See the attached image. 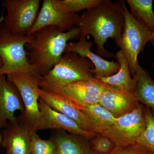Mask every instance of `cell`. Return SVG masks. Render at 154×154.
I'll list each match as a JSON object with an SVG mask.
<instances>
[{"label":"cell","mask_w":154,"mask_h":154,"mask_svg":"<svg viewBox=\"0 0 154 154\" xmlns=\"http://www.w3.org/2000/svg\"><path fill=\"white\" fill-rule=\"evenodd\" d=\"M40 3L39 0H5L4 26L12 33L28 35L37 19Z\"/></svg>","instance_id":"obj_8"},{"label":"cell","mask_w":154,"mask_h":154,"mask_svg":"<svg viewBox=\"0 0 154 154\" xmlns=\"http://www.w3.org/2000/svg\"></svg>","instance_id":"obj_32"},{"label":"cell","mask_w":154,"mask_h":154,"mask_svg":"<svg viewBox=\"0 0 154 154\" xmlns=\"http://www.w3.org/2000/svg\"><path fill=\"white\" fill-rule=\"evenodd\" d=\"M9 81L17 87L22 97L24 110L17 117L20 124L30 136L43 130V120L39 106L38 90L42 78L32 73H14L7 75Z\"/></svg>","instance_id":"obj_3"},{"label":"cell","mask_w":154,"mask_h":154,"mask_svg":"<svg viewBox=\"0 0 154 154\" xmlns=\"http://www.w3.org/2000/svg\"><path fill=\"white\" fill-rule=\"evenodd\" d=\"M115 57L119 65L118 72L115 74L106 78H97L103 83L122 88L136 95L138 80L137 74L136 73L133 78L131 77L128 60L121 50L116 52Z\"/></svg>","instance_id":"obj_18"},{"label":"cell","mask_w":154,"mask_h":154,"mask_svg":"<svg viewBox=\"0 0 154 154\" xmlns=\"http://www.w3.org/2000/svg\"><path fill=\"white\" fill-rule=\"evenodd\" d=\"M39 98L54 110L74 120L84 130L93 132L91 123L85 113L71 101L59 94L41 88Z\"/></svg>","instance_id":"obj_14"},{"label":"cell","mask_w":154,"mask_h":154,"mask_svg":"<svg viewBox=\"0 0 154 154\" xmlns=\"http://www.w3.org/2000/svg\"><path fill=\"white\" fill-rule=\"evenodd\" d=\"M136 73L138 76L136 96L140 103L148 107L154 115V80L140 65Z\"/></svg>","instance_id":"obj_20"},{"label":"cell","mask_w":154,"mask_h":154,"mask_svg":"<svg viewBox=\"0 0 154 154\" xmlns=\"http://www.w3.org/2000/svg\"><path fill=\"white\" fill-rule=\"evenodd\" d=\"M51 138L57 147L58 154H91L89 139L60 129L54 131Z\"/></svg>","instance_id":"obj_17"},{"label":"cell","mask_w":154,"mask_h":154,"mask_svg":"<svg viewBox=\"0 0 154 154\" xmlns=\"http://www.w3.org/2000/svg\"><path fill=\"white\" fill-rule=\"evenodd\" d=\"M24 110L18 88L5 75H0V128H6L10 122L17 121L15 113Z\"/></svg>","instance_id":"obj_12"},{"label":"cell","mask_w":154,"mask_h":154,"mask_svg":"<svg viewBox=\"0 0 154 154\" xmlns=\"http://www.w3.org/2000/svg\"><path fill=\"white\" fill-rule=\"evenodd\" d=\"M33 37V34L27 35L12 33L4 25H0V58L2 62L0 75H7L14 73L37 74L35 67L29 62L25 48Z\"/></svg>","instance_id":"obj_5"},{"label":"cell","mask_w":154,"mask_h":154,"mask_svg":"<svg viewBox=\"0 0 154 154\" xmlns=\"http://www.w3.org/2000/svg\"><path fill=\"white\" fill-rule=\"evenodd\" d=\"M31 136V154H58L54 141L50 138L44 140L37 134Z\"/></svg>","instance_id":"obj_23"},{"label":"cell","mask_w":154,"mask_h":154,"mask_svg":"<svg viewBox=\"0 0 154 154\" xmlns=\"http://www.w3.org/2000/svg\"><path fill=\"white\" fill-rule=\"evenodd\" d=\"M69 11L72 13H76L82 10L92 8L99 5L103 0H62Z\"/></svg>","instance_id":"obj_25"},{"label":"cell","mask_w":154,"mask_h":154,"mask_svg":"<svg viewBox=\"0 0 154 154\" xmlns=\"http://www.w3.org/2000/svg\"><path fill=\"white\" fill-rule=\"evenodd\" d=\"M146 127L136 142L154 153V115L148 107H143Z\"/></svg>","instance_id":"obj_22"},{"label":"cell","mask_w":154,"mask_h":154,"mask_svg":"<svg viewBox=\"0 0 154 154\" xmlns=\"http://www.w3.org/2000/svg\"><path fill=\"white\" fill-rule=\"evenodd\" d=\"M131 14L140 22L154 31V12L152 0H127Z\"/></svg>","instance_id":"obj_21"},{"label":"cell","mask_w":154,"mask_h":154,"mask_svg":"<svg viewBox=\"0 0 154 154\" xmlns=\"http://www.w3.org/2000/svg\"><path fill=\"white\" fill-rule=\"evenodd\" d=\"M2 137L1 136V134H0V144L2 143Z\"/></svg>","instance_id":"obj_29"},{"label":"cell","mask_w":154,"mask_h":154,"mask_svg":"<svg viewBox=\"0 0 154 154\" xmlns=\"http://www.w3.org/2000/svg\"><path fill=\"white\" fill-rule=\"evenodd\" d=\"M123 1L103 0L99 5L87 10L81 16L78 27L81 35H91L97 45L96 54L103 57H115L105 48L109 38L117 43L121 38L124 22Z\"/></svg>","instance_id":"obj_1"},{"label":"cell","mask_w":154,"mask_h":154,"mask_svg":"<svg viewBox=\"0 0 154 154\" xmlns=\"http://www.w3.org/2000/svg\"><path fill=\"white\" fill-rule=\"evenodd\" d=\"M110 154H154L145 147L136 142L124 146H116Z\"/></svg>","instance_id":"obj_26"},{"label":"cell","mask_w":154,"mask_h":154,"mask_svg":"<svg viewBox=\"0 0 154 154\" xmlns=\"http://www.w3.org/2000/svg\"><path fill=\"white\" fill-rule=\"evenodd\" d=\"M81 110L90 122L93 132L96 134H102L116 119L110 111L99 103L82 107Z\"/></svg>","instance_id":"obj_19"},{"label":"cell","mask_w":154,"mask_h":154,"mask_svg":"<svg viewBox=\"0 0 154 154\" xmlns=\"http://www.w3.org/2000/svg\"><path fill=\"white\" fill-rule=\"evenodd\" d=\"M124 22L121 38L116 45L126 56L133 76L136 74L138 66V56L144 50L149 42L152 31L148 27L131 15L124 1L122 4Z\"/></svg>","instance_id":"obj_6"},{"label":"cell","mask_w":154,"mask_h":154,"mask_svg":"<svg viewBox=\"0 0 154 154\" xmlns=\"http://www.w3.org/2000/svg\"><path fill=\"white\" fill-rule=\"evenodd\" d=\"M33 34V40L25 48L29 51V62L35 67L36 73L43 77L60 60L68 42L80 38L81 30L75 27L69 31L63 32L54 26H48Z\"/></svg>","instance_id":"obj_2"},{"label":"cell","mask_w":154,"mask_h":154,"mask_svg":"<svg viewBox=\"0 0 154 154\" xmlns=\"http://www.w3.org/2000/svg\"><path fill=\"white\" fill-rule=\"evenodd\" d=\"M80 19L81 16L69 11L62 0H44L36 22L27 35L48 26H54L63 32L69 31L78 27Z\"/></svg>","instance_id":"obj_7"},{"label":"cell","mask_w":154,"mask_h":154,"mask_svg":"<svg viewBox=\"0 0 154 154\" xmlns=\"http://www.w3.org/2000/svg\"><path fill=\"white\" fill-rule=\"evenodd\" d=\"M99 104L116 118L130 113L140 104L135 94L104 83Z\"/></svg>","instance_id":"obj_11"},{"label":"cell","mask_w":154,"mask_h":154,"mask_svg":"<svg viewBox=\"0 0 154 154\" xmlns=\"http://www.w3.org/2000/svg\"><path fill=\"white\" fill-rule=\"evenodd\" d=\"M149 42H150L152 45L154 46V31L152 32L149 38Z\"/></svg>","instance_id":"obj_27"},{"label":"cell","mask_w":154,"mask_h":154,"mask_svg":"<svg viewBox=\"0 0 154 154\" xmlns=\"http://www.w3.org/2000/svg\"><path fill=\"white\" fill-rule=\"evenodd\" d=\"M97 134L90 143L92 151L97 154L111 153L116 146L114 142L105 135Z\"/></svg>","instance_id":"obj_24"},{"label":"cell","mask_w":154,"mask_h":154,"mask_svg":"<svg viewBox=\"0 0 154 154\" xmlns=\"http://www.w3.org/2000/svg\"><path fill=\"white\" fill-rule=\"evenodd\" d=\"M152 67H153V68L154 69V63H153V64H152Z\"/></svg>","instance_id":"obj_30"},{"label":"cell","mask_w":154,"mask_h":154,"mask_svg":"<svg viewBox=\"0 0 154 154\" xmlns=\"http://www.w3.org/2000/svg\"><path fill=\"white\" fill-rule=\"evenodd\" d=\"M104 85L99 79L94 77L75 82L50 92L69 99L81 109L99 103Z\"/></svg>","instance_id":"obj_10"},{"label":"cell","mask_w":154,"mask_h":154,"mask_svg":"<svg viewBox=\"0 0 154 154\" xmlns=\"http://www.w3.org/2000/svg\"><path fill=\"white\" fill-rule=\"evenodd\" d=\"M93 43L87 40L86 36L81 35L77 42L68 43L65 52H74L82 57L87 58L94 66L95 77L106 78L118 72L119 65L117 62L110 61L91 51Z\"/></svg>","instance_id":"obj_13"},{"label":"cell","mask_w":154,"mask_h":154,"mask_svg":"<svg viewBox=\"0 0 154 154\" xmlns=\"http://www.w3.org/2000/svg\"><path fill=\"white\" fill-rule=\"evenodd\" d=\"M5 154H31V136L18 121L10 122L3 133Z\"/></svg>","instance_id":"obj_16"},{"label":"cell","mask_w":154,"mask_h":154,"mask_svg":"<svg viewBox=\"0 0 154 154\" xmlns=\"http://www.w3.org/2000/svg\"><path fill=\"white\" fill-rule=\"evenodd\" d=\"M38 106L43 120V130L60 129L73 134L79 135L89 139L96 134L82 129L76 122L54 110L39 98Z\"/></svg>","instance_id":"obj_15"},{"label":"cell","mask_w":154,"mask_h":154,"mask_svg":"<svg viewBox=\"0 0 154 154\" xmlns=\"http://www.w3.org/2000/svg\"><path fill=\"white\" fill-rule=\"evenodd\" d=\"M96 154V153H94V152H92V154Z\"/></svg>","instance_id":"obj_31"},{"label":"cell","mask_w":154,"mask_h":154,"mask_svg":"<svg viewBox=\"0 0 154 154\" xmlns=\"http://www.w3.org/2000/svg\"><path fill=\"white\" fill-rule=\"evenodd\" d=\"M146 127L143 106L140 103L133 111L116 118L102 134L111 139L116 146H126L136 142Z\"/></svg>","instance_id":"obj_9"},{"label":"cell","mask_w":154,"mask_h":154,"mask_svg":"<svg viewBox=\"0 0 154 154\" xmlns=\"http://www.w3.org/2000/svg\"><path fill=\"white\" fill-rule=\"evenodd\" d=\"M4 19H5V17L3 16V14H2L1 17H0V25H2L3 22H4ZM2 66V60H1V58H0V67H1Z\"/></svg>","instance_id":"obj_28"},{"label":"cell","mask_w":154,"mask_h":154,"mask_svg":"<svg viewBox=\"0 0 154 154\" xmlns=\"http://www.w3.org/2000/svg\"><path fill=\"white\" fill-rule=\"evenodd\" d=\"M94 64L74 52H65L49 72L42 78L40 88L51 91L75 82L95 77Z\"/></svg>","instance_id":"obj_4"}]
</instances>
